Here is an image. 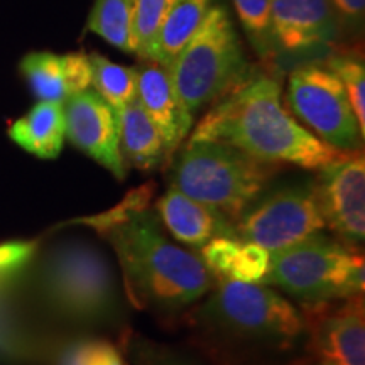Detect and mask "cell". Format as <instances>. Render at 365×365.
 Returning a JSON list of instances; mask_svg holds the SVG:
<instances>
[{
	"instance_id": "obj_1",
	"label": "cell",
	"mask_w": 365,
	"mask_h": 365,
	"mask_svg": "<svg viewBox=\"0 0 365 365\" xmlns=\"http://www.w3.org/2000/svg\"><path fill=\"white\" fill-rule=\"evenodd\" d=\"M148 196L144 188L132 191L124 203L85 223L112 245L130 303L175 314L207 296L217 281L198 254L168 239Z\"/></svg>"
},
{
	"instance_id": "obj_2",
	"label": "cell",
	"mask_w": 365,
	"mask_h": 365,
	"mask_svg": "<svg viewBox=\"0 0 365 365\" xmlns=\"http://www.w3.org/2000/svg\"><path fill=\"white\" fill-rule=\"evenodd\" d=\"M193 330L215 365H291L307 354L301 309L259 282L217 281Z\"/></svg>"
},
{
	"instance_id": "obj_3",
	"label": "cell",
	"mask_w": 365,
	"mask_h": 365,
	"mask_svg": "<svg viewBox=\"0 0 365 365\" xmlns=\"http://www.w3.org/2000/svg\"><path fill=\"white\" fill-rule=\"evenodd\" d=\"M190 140L225 143L261 161L294 164L312 171L341 154L286 110L281 83L261 71H249L213 103Z\"/></svg>"
},
{
	"instance_id": "obj_4",
	"label": "cell",
	"mask_w": 365,
	"mask_h": 365,
	"mask_svg": "<svg viewBox=\"0 0 365 365\" xmlns=\"http://www.w3.org/2000/svg\"><path fill=\"white\" fill-rule=\"evenodd\" d=\"M38 291L46 307L75 325H113L122 313L115 269L102 249L85 240L66 242L46 255Z\"/></svg>"
},
{
	"instance_id": "obj_5",
	"label": "cell",
	"mask_w": 365,
	"mask_h": 365,
	"mask_svg": "<svg viewBox=\"0 0 365 365\" xmlns=\"http://www.w3.org/2000/svg\"><path fill=\"white\" fill-rule=\"evenodd\" d=\"M279 164L217 140H188L171 164V186L232 222L271 185Z\"/></svg>"
},
{
	"instance_id": "obj_6",
	"label": "cell",
	"mask_w": 365,
	"mask_h": 365,
	"mask_svg": "<svg viewBox=\"0 0 365 365\" xmlns=\"http://www.w3.org/2000/svg\"><path fill=\"white\" fill-rule=\"evenodd\" d=\"M259 284L274 286L299 304L364 294L362 249L318 232L279 252L271 254L266 277Z\"/></svg>"
},
{
	"instance_id": "obj_7",
	"label": "cell",
	"mask_w": 365,
	"mask_h": 365,
	"mask_svg": "<svg viewBox=\"0 0 365 365\" xmlns=\"http://www.w3.org/2000/svg\"><path fill=\"white\" fill-rule=\"evenodd\" d=\"M168 71L191 115L218 102L249 75L250 66L225 7L212 6Z\"/></svg>"
},
{
	"instance_id": "obj_8",
	"label": "cell",
	"mask_w": 365,
	"mask_h": 365,
	"mask_svg": "<svg viewBox=\"0 0 365 365\" xmlns=\"http://www.w3.org/2000/svg\"><path fill=\"white\" fill-rule=\"evenodd\" d=\"M327 228L313 180L267 186L235 222L237 237L279 252Z\"/></svg>"
},
{
	"instance_id": "obj_9",
	"label": "cell",
	"mask_w": 365,
	"mask_h": 365,
	"mask_svg": "<svg viewBox=\"0 0 365 365\" xmlns=\"http://www.w3.org/2000/svg\"><path fill=\"white\" fill-rule=\"evenodd\" d=\"M287 105L318 139L340 153H359L364 134L339 76L325 63H309L287 78Z\"/></svg>"
},
{
	"instance_id": "obj_10",
	"label": "cell",
	"mask_w": 365,
	"mask_h": 365,
	"mask_svg": "<svg viewBox=\"0 0 365 365\" xmlns=\"http://www.w3.org/2000/svg\"><path fill=\"white\" fill-rule=\"evenodd\" d=\"M313 182L325 225L336 239L352 247H362L365 239L364 150L341 153L319 168Z\"/></svg>"
},
{
	"instance_id": "obj_11",
	"label": "cell",
	"mask_w": 365,
	"mask_h": 365,
	"mask_svg": "<svg viewBox=\"0 0 365 365\" xmlns=\"http://www.w3.org/2000/svg\"><path fill=\"white\" fill-rule=\"evenodd\" d=\"M301 308L307 354L335 365H365L364 294Z\"/></svg>"
},
{
	"instance_id": "obj_12",
	"label": "cell",
	"mask_w": 365,
	"mask_h": 365,
	"mask_svg": "<svg viewBox=\"0 0 365 365\" xmlns=\"http://www.w3.org/2000/svg\"><path fill=\"white\" fill-rule=\"evenodd\" d=\"M66 139L117 180H125L120 154V118L95 90H83L63 103Z\"/></svg>"
},
{
	"instance_id": "obj_13",
	"label": "cell",
	"mask_w": 365,
	"mask_h": 365,
	"mask_svg": "<svg viewBox=\"0 0 365 365\" xmlns=\"http://www.w3.org/2000/svg\"><path fill=\"white\" fill-rule=\"evenodd\" d=\"M341 26L331 0H271L272 54L331 43Z\"/></svg>"
},
{
	"instance_id": "obj_14",
	"label": "cell",
	"mask_w": 365,
	"mask_h": 365,
	"mask_svg": "<svg viewBox=\"0 0 365 365\" xmlns=\"http://www.w3.org/2000/svg\"><path fill=\"white\" fill-rule=\"evenodd\" d=\"M137 100L161 134L170 159L190 134L195 120L178 98L170 71L154 61L137 66Z\"/></svg>"
},
{
	"instance_id": "obj_15",
	"label": "cell",
	"mask_w": 365,
	"mask_h": 365,
	"mask_svg": "<svg viewBox=\"0 0 365 365\" xmlns=\"http://www.w3.org/2000/svg\"><path fill=\"white\" fill-rule=\"evenodd\" d=\"M159 220L178 242L200 250L218 237H237L235 222L217 208L190 198L170 186L158 200Z\"/></svg>"
},
{
	"instance_id": "obj_16",
	"label": "cell",
	"mask_w": 365,
	"mask_h": 365,
	"mask_svg": "<svg viewBox=\"0 0 365 365\" xmlns=\"http://www.w3.org/2000/svg\"><path fill=\"white\" fill-rule=\"evenodd\" d=\"M21 73L39 102L65 103L91 86L90 58L85 53H29L21 61Z\"/></svg>"
},
{
	"instance_id": "obj_17",
	"label": "cell",
	"mask_w": 365,
	"mask_h": 365,
	"mask_svg": "<svg viewBox=\"0 0 365 365\" xmlns=\"http://www.w3.org/2000/svg\"><path fill=\"white\" fill-rule=\"evenodd\" d=\"M200 257L215 281L261 282L269 271L271 252L239 237H218L200 249Z\"/></svg>"
},
{
	"instance_id": "obj_18",
	"label": "cell",
	"mask_w": 365,
	"mask_h": 365,
	"mask_svg": "<svg viewBox=\"0 0 365 365\" xmlns=\"http://www.w3.org/2000/svg\"><path fill=\"white\" fill-rule=\"evenodd\" d=\"M9 137L36 158H58L66 139L63 103L38 102L9 127Z\"/></svg>"
},
{
	"instance_id": "obj_19",
	"label": "cell",
	"mask_w": 365,
	"mask_h": 365,
	"mask_svg": "<svg viewBox=\"0 0 365 365\" xmlns=\"http://www.w3.org/2000/svg\"><path fill=\"white\" fill-rule=\"evenodd\" d=\"M212 6L213 0H176L164 16L145 61H154L168 70L202 26Z\"/></svg>"
},
{
	"instance_id": "obj_20",
	"label": "cell",
	"mask_w": 365,
	"mask_h": 365,
	"mask_svg": "<svg viewBox=\"0 0 365 365\" xmlns=\"http://www.w3.org/2000/svg\"><path fill=\"white\" fill-rule=\"evenodd\" d=\"M120 154L125 166L153 171L166 156L163 137L153 124L139 100L130 102L120 113Z\"/></svg>"
},
{
	"instance_id": "obj_21",
	"label": "cell",
	"mask_w": 365,
	"mask_h": 365,
	"mask_svg": "<svg viewBox=\"0 0 365 365\" xmlns=\"http://www.w3.org/2000/svg\"><path fill=\"white\" fill-rule=\"evenodd\" d=\"M86 29L120 51L135 54V0H95Z\"/></svg>"
},
{
	"instance_id": "obj_22",
	"label": "cell",
	"mask_w": 365,
	"mask_h": 365,
	"mask_svg": "<svg viewBox=\"0 0 365 365\" xmlns=\"http://www.w3.org/2000/svg\"><path fill=\"white\" fill-rule=\"evenodd\" d=\"M91 66V86L113 108L120 113L137 98V66H124L93 53L88 54Z\"/></svg>"
},
{
	"instance_id": "obj_23",
	"label": "cell",
	"mask_w": 365,
	"mask_h": 365,
	"mask_svg": "<svg viewBox=\"0 0 365 365\" xmlns=\"http://www.w3.org/2000/svg\"><path fill=\"white\" fill-rule=\"evenodd\" d=\"M120 349L134 365H203L191 355L134 331H127L122 336Z\"/></svg>"
},
{
	"instance_id": "obj_24",
	"label": "cell",
	"mask_w": 365,
	"mask_h": 365,
	"mask_svg": "<svg viewBox=\"0 0 365 365\" xmlns=\"http://www.w3.org/2000/svg\"><path fill=\"white\" fill-rule=\"evenodd\" d=\"M242 27L259 56L272 54L271 46V0H232Z\"/></svg>"
},
{
	"instance_id": "obj_25",
	"label": "cell",
	"mask_w": 365,
	"mask_h": 365,
	"mask_svg": "<svg viewBox=\"0 0 365 365\" xmlns=\"http://www.w3.org/2000/svg\"><path fill=\"white\" fill-rule=\"evenodd\" d=\"M59 365H129L120 346L103 339L76 340L66 346Z\"/></svg>"
},
{
	"instance_id": "obj_26",
	"label": "cell",
	"mask_w": 365,
	"mask_h": 365,
	"mask_svg": "<svg viewBox=\"0 0 365 365\" xmlns=\"http://www.w3.org/2000/svg\"><path fill=\"white\" fill-rule=\"evenodd\" d=\"M325 65L339 76L344 85L346 97L357 117L360 130L365 135V68L359 58L333 56L327 59Z\"/></svg>"
},
{
	"instance_id": "obj_27",
	"label": "cell",
	"mask_w": 365,
	"mask_h": 365,
	"mask_svg": "<svg viewBox=\"0 0 365 365\" xmlns=\"http://www.w3.org/2000/svg\"><path fill=\"white\" fill-rule=\"evenodd\" d=\"M176 0H135V54L145 59L156 33Z\"/></svg>"
},
{
	"instance_id": "obj_28",
	"label": "cell",
	"mask_w": 365,
	"mask_h": 365,
	"mask_svg": "<svg viewBox=\"0 0 365 365\" xmlns=\"http://www.w3.org/2000/svg\"><path fill=\"white\" fill-rule=\"evenodd\" d=\"M38 250L36 240H11L0 244V287L24 271Z\"/></svg>"
},
{
	"instance_id": "obj_29",
	"label": "cell",
	"mask_w": 365,
	"mask_h": 365,
	"mask_svg": "<svg viewBox=\"0 0 365 365\" xmlns=\"http://www.w3.org/2000/svg\"><path fill=\"white\" fill-rule=\"evenodd\" d=\"M339 16L340 26L349 29H360L364 22L365 0H331Z\"/></svg>"
},
{
	"instance_id": "obj_30",
	"label": "cell",
	"mask_w": 365,
	"mask_h": 365,
	"mask_svg": "<svg viewBox=\"0 0 365 365\" xmlns=\"http://www.w3.org/2000/svg\"><path fill=\"white\" fill-rule=\"evenodd\" d=\"M291 365H335V364L328 362V360H323L319 357H314V355L304 354V355H301L299 359H296Z\"/></svg>"
}]
</instances>
